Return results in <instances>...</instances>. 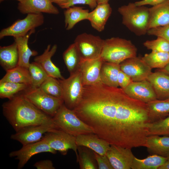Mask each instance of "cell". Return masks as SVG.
I'll return each instance as SVG.
<instances>
[{
    "label": "cell",
    "instance_id": "obj_47",
    "mask_svg": "<svg viewBox=\"0 0 169 169\" xmlns=\"http://www.w3.org/2000/svg\"><path fill=\"white\" fill-rule=\"evenodd\" d=\"M159 70L169 75V63L164 67L161 69H159Z\"/></svg>",
    "mask_w": 169,
    "mask_h": 169
},
{
    "label": "cell",
    "instance_id": "obj_15",
    "mask_svg": "<svg viewBox=\"0 0 169 169\" xmlns=\"http://www.w3.org/2000/svg\"><path fill=\"white\" fill-rule=\"evenodd\" d=\"M104 62L100 57L91 59L81 60L79 69L84 86L93 85L101 82L100 72Z\"/></svg>",
    "mask_w": 169,
    "mask_h": 169
},
{
    "label": "cell",
    "instance_id": "obj_39",
    "mask_svg": "<svg viewBox=\"0 0 169 169\" xmlns=\"http://www.w3.org/2000/svg\"><path fill=\"white\" fill-rule=\"evenodd\" d=\"M147 34L149 35L162 37L169 41V24L163 26L150 28Z\"/></svg>",
    "mask_w": 169,
    "mask_h": 169
},
{
    "label": "cell",
    "instance_id": "obj_24",
    "mask_svg": "<svg viewBox=\"0 0 169 169\" xmlns=\"http://www.w3.org/2000/svg\"><path fill=\"white\" fill-rule=\"evenodd\" d=\"M146 147L151 155L168 158L169 156V136L149 135L147 138Z\"/></svg>",
    "mask_w": 169,
    "mask_h": 169
},
{
    "label": "cell",
    "instance_id": "obj_13",
    "mask_svg": "<svg viewBox=\"0 0 169 169\" xmlns=\"http://www.w3.org/2000/svg\"><path fill=\"white\" fill-rule=\"evenodd\" d=\"M120 69L128 75L133 81L146 79L152 73L151 69L137 56L127 59L120 64Z\"/></svg>",
    "mask_w": 169,
    "mask_h": 169
},
{
    "label": "cell",
    "instance_id": "obj_4",
    "mask_svg": "<svg viewBox=\"0 0 169 169\" xmlns=\"http://www.w3.org/2000/svg\"><path fill=\"white\" fill-rule=\"evenodd\" d=\"M137 49L131 41L119 37L104 40L100 57L105 62L120 64L136 56Z\"/></svg>",
    "mask_w": 169,
    "mask_h": 169
},
{
    "label": "cell",
    "instance_id": "obj_37",
    "mask_svg": "<svg viewBox=\"0 0 169 169\" xmlns=\"http://www.w3.org/2000/svg\"><path fill=\"white\" fill-rule=\"evenodd\" d=\"M148 134L169 136V115L161 120L150 123Z\"/></svg>",
    "mask_w": 169,
    "mask_h": 169
},
{
    "label": "cell",
    "instance_id": "obj_34",
    "mask_svg": "<svg viewBox=\"0 0 169 169\" xmlns=\"http://www.w3.org/2000/svg\"><path fill=\"white\" fill-rule=\"evenodd\" d=\"M30 86L25 84L11 82H0V97L10 100Z\"/></svg>",
    "mask_w": 169,
    "mask_h": 169
},
{
    "label": "cell",
    "instance_id": "obj_49",
    "mask_svg": "<svg viewBox=\"0 0 169 169\" xmlns=\"http://www.w3.org/2000/svg\"><path fill=\"white\" fill-rule=\"evenodd\" d=\"M5 0H0V2H2ZM16 0L18 1L19 2H20L22 0Z\"/></svg>",
    "mask_w": 169,
    "mask_h": 169
},
{
    "label": "cell",
    "instance_id": "obj_40",
    "mask_svg": "<svg viewBox=\"0 0 169 169\" xmlns=\"http://www.w3.org/2000/svg\"><path fill=\"white\" fill-rule=\"evenodd\" d=\"M77 4L86 5L92 9H94L97 6L96 0H68L65 3L59 7L63 9H66Z\"/></svg>",
    "mask_w": 169,
    "mask_h": 169
},
{
    "label": "cell",
    "instance_id": "obj_16",
    "mask_svg": "<svg viewBox=\"0 0 169 169\" xmlns=\"http://www.w3.org/2000/svg\"><path fill=\"white\" fill-rule=\"evenodd\" d=\"M123 90L130 97L146 104L157 99L151 85L147 79L133 81Z\"/></svg>",
    "mask_w": 169,
    "mask_h": 169
},
{
    "label": "cell",
    "instance_id": "obj_31",
    "mask_svg": "<svg viewBox=\"0 0 169 169\" xmlns=\"http://www.w3.org/2000/svg\"><path fill=\"white\" fill-rule=\"evenodd\" d=\"M63 57L70 74L79 69L81 58L74 43L71 44L64 51Z\"/></svg>",
    "mask_w": 169,
    "mask_h": 169
},
{
    "label": "cell",
    "instance_id": "obj_28",
    "mask_svg": "<svg viewBox=\"0 0 169 169\" xmlns=\"http://www.w3.org/2000/svg\"><path fill=\"white\" fill-rule=\"evenodd\" d=\"M6 72L0 82H11L31 85V79L28 69L18 65Z\"/></svg>",
    "mask_w": 169,
    "mask_h": 169
},
{
    "label": "cell",
    "instance_id": "obj_1",
    "mask_svg": "<svg viewBox=\"0 0 169 169\" xmlns=\"http://www.w3.org/2000/svg\"><path fill=\"white\" fill-rule=\"evenodd\" d=\"M73 110L110 145L146 147L150 123L147 104L130 97L120 88L101 82L84 86L81 100Z\"/></svg>",
    "mask_w": 169,
    "mask_h": 169
},
{
    "label": "cell",
    "instance_id": "obj_29",
    "mask_svg": "<svg viewBox=\"0 0 169 169\" xmlns=\"http://www.w3.org/2000/svg\"><path fill=\"white\" fill-rule=\"evenodd\" d=\"M89 12L88 9L80 7L73 6L66 9L64 13L66 30H70L78 22L87 20Z\"/></svg>",
    "mask_w": 169,
    "mask_h": 169
},
{
    "label": "cell",
    "instance_id": "obj_25",
    "mask_svg": "<svg viewBox=\"0 0 169 169\" xmlns=\"http://www.w3.org/2000/svg\"><path fill=\"white\" fill-rule=\"evenodd\" d=\"M18 55L17 44L14 41L7 46L0 47V64L6 71L18 65Z\"/></svg>",
    "mask_w": 169,
    "mask_h": 169
},
{
    "label": "cell",
    "instance_id": "obj_42",
    "mask_svg": "<svg viewBox=\"0 0 169 169\" xmlns=\"http://www.w3.org/2000/svg\"><path fill=\"white\" fill-rule=\"evenodd\" d=\"M117 80L119 86L122 89L133 81L128 75L120 69L118 75Z\"/></svg>",
    "mask_w": 169,
    "mask_h": 169
},
{
    "label": "cell",
    "instance_id": "obj_45",
    "mask_svg": "<svg viewBox=\"0 0 169 169\" xmlns=\"http://www.w3.org/2000/svg\"><path fill=\"white\" fill-rule=\"evenodd\" d=\"M53 3H55L58 5L59 7L66 3L68 0H49Z\"/></svg>",
    "mask_w": 169,
    "mask_h": 169
},
{
    "label": "cell",
    "instance_id": "obj_26",
    "mask_svg": "<svg viewBox=\"0 0 169 169\" xmlns=\"http://www.w3.org/2000/svg\"><path fill=\"white\" fill-rule=\"evenodd\" d=\"M150 123L161 120L169 115V98L156 99L147 103Z\"/></svg>",
    "mask_w": 169,
    "mask_h": 169
},
{
    "label": "cell",
    "instance_id": "obj_2",
    "mask_svg": "<svg viewBox=\"0 0 169 169\" xmlns=\"http://www.w3.org/2000/svg\"><path fill=\"white\" fill-rule=\"evenodd\" d=\"M3 115L16 132L29 126L54 123L51 117L39 110L21 93L4 103Z\"/></svg>",
    "mask_w": 169,
    "mask_h": 169
},
{
    "label": "cell",
    "instance_id": "obj_23",
    "mask_svg": "<svg viewBox=\"0 0 169 169\" xmlns=\"http://www.w3.org/2000/svg\"><path fill=\"white\" fill-rule=\"evenodd\" d=\"M35 32V29L32 30L23 36L14 38L18 52V65L27 69H28L30 64V58L32 56H36L38 54L36 51L31 50L28 44L29 37Z\"/></svg>",
    "mask_w": 169,
    "mask_h": 169
},
{
    "label": "cell",
    "instance_id": "obj_38",
    "mask_svg": "<svg viewBox=\"0 0 169 169\" xmlns=\"http://www.w3.org/2000/svg\"><path fill=\"white\" fill-rule=\"evenodd\" d=\"M157 37L156 39L145 42L144 46L151 51L169 53V41L162 37Z\"/></svg>",
    "mask_w": 169,
    "mask_h": 169
},
{
    "label": "cell",
    "instance_id": "obj_9",
    "mask_svg": "<svg viewBox=\"0 0 169 169\" xmlns=\"http://www.w3.org/2000/svg\"><path fill=\"white\" fill-rule=\"evenodd\" d=\"M104 40L99 36L84 33L77 36L74 43L81 59H91L100 57Z\"/></svg>",
    "mask_w": 169,
    "mask_h": 169
},
{
    "label": "cell",
    "instance_id": "obj_21",
    "mask_svg": "<svg viewBox=\"0 0 169 169\" xmlns=\"http://www.w3.org/2000/svg\"><path fill=\"white\" fill-rule=\"evenodd\" d=\"M146 79L151 85L157 99L169 98V75L158 70L152 72Z\"/></svg>",
    "mask_w": 169,
    "mask_h": 169
},
{
    "label": "cell",
    "instance_id": "obj_44",
    "mask_svg": "<svg viewBox=\"0 0 169 169\" xmlns=\"http://www.w3.org/2000/svg\"><path fill=\"white\" fill-rule=\"evenodd\" d=\"M168 0H141L135 2V3L136 6H145L147 5H149L155 6L162 3H163Z\"/></svg>",
    "mask_w": 169,
    "mask_h": 169
},
{
    "label": "cell",
    "instance_id": "obj_17",
    "mask_svg": "<svg viewBox=\"0 0 169 169\" xmlns=\"http://www.w3.org/2000/svg\"><path fill=\"white\" fill-rule=\"evenodd\" d=\"M18 9L24 14L44 13L57 15L59 13L49 0H22L19 2Z\"/></svg>",
    "mask_w": 169,
    "mask_h": 169
},
{
    "label": "cell",
    "instance_id": "obj_5",
    "mask_svg": "<svg viewBox=\"0 0 169 169\" xmlns=\"http://www.w3.org/2000/svg\"><path fill=\"white\" fill-rule=\"evenodd\" d=\"M52 118L59 129L75 137L81 134L94 133L90 126L79 118L73 110L68 108L64 104Z\"/></svg>",
    "mask_w": 169,
    "mask_h": 169
},
{
    "label": "cell",
    "instance_id": "obj_20",
    "mask_svg": "<svg viewBox=\"0 0 169 169\" xmlns=\"http://www.w3.org/2000/svg\"><path fill=\"white\" fill-rule=\"evenodd\" d=\"M112 11V8L108 3L97 4L93 10L89 12L87 20L89 21L94 29L98 32H102L105 28Z\"/></svg>",
    "mask_w": 169,
    "mask_h": 169
},
{
    "label": "cell",
    "instance_id": "obj_27",
    "mask_svg": "<svg viewBox=\"0 0 169 169\" xmlns=\"http://www.w3.org/2000/svg\"><path fill=\"white\" fill-rule=\"evenodd\" d=\"M120 70V64L104 61L100 72L101 83L109 86L118 87L117 77Z\"/></svg>",
    "mask_w": 169,
    "mask_h": 169
},
{
    "label": "cell",
    "instance_id": "obj_6",
    "mask_svg": "<svg viewBox=\"0 0 169 169\" xmlns=\"http://www.w3.org/2000/svg\"><path fill=\"white\" fill-rule=\"evenodd\" d=\"M21 93L37 108L52 117L64 104L62 99L47 94L39 87L30 86Z\"/></svg>",
    "mask_w": 169,
    "mask_h": 169
},
{
    "label": "cell",
    "instance_id": "obj_11",
    "mask_svg": "<svg viewBox=\"0 0 169 169\" xmlns=\"http://www.w3.org/2000/svg\"><path fill=\"white\" fill-rule=\"evenodd\" d=\"M56 129L54 123L29 126L16 132L10 138L23 146L40 141L45 133Z\"/></svg>",
    "mask_w": 169,
    "mask_h": 169
},
{
    "label": "cell",
    "instance_id": "obj_22",
    "mask_svg": "<svg viewBox=\"0 0 169 169\" xmlns=\"http://www.w3.org/2000/svg\"><path fill=\"white\" fill-rule=\"evenodd\" d=\"M149 9V29L169 24V0L152 6Z\"/></svg>",
    "mask_w": 169,
    "mask_h": 169
},
{
    "label": "cell",
    "instance_id": "obj_46",
    "mask_svg": "<svg viewBox=\"0 0 169 169\" xmlns=\"http://www.w3.org/2000/svg\"><path fill=\"white\" fill-rule=\"evenodd\" d=\"M158 169H169V160L167 159Z\"/></svg>",
    "mask_w": 169,
    "mask_h": 169
},
{
    "label": "cell",
    "instance_id": "obj_7",
    "mask_svg": "<svg viewBox=\"0 0 169 169\" xmlns=\"http://www.w3.org/2000/svg\"><path fill=\"white\" fill-rule=\"evenodd\" d=\"M58 79L62 90L64 104L68 108L73 110L80 102L83 92L84 86L79 68L70 74L67 78Z\"/></svg>",
    "mask_w": 169,
    "mask_h": 169
},
{
    "label": "cell",
    "instance_id": "obj_41",
    "mask_svg": "<svg viewBox=\"0 0 169 169\" xmlns=\"http://www.w3.org/2000/svg\"><path fill=\"white\" fill-rule=\"evenodd\" d=\"M95 158L99 169H114L106 154L100 155L94 152Z\"/></svg>",
    "mask_w": 169,
    "mask_h": 169
},
{
    "label": "cell",
    "instance_id": "obj_32",
    "mask_svg": "<svg viewBox=\"0 0 169 169\" xmlns=\"http://www.w3.org/2000/svg\"><path fill=\"white\" fill-rule=\"evenodd\" d=\"M77 161L81 169H97L98 165L94 151L85 146H78Z\"/></svg>",
    "mask_w": 169,
    "mask_h": 169
},
{
    "label": "cell",
    "instance_id": "obj_48",
    "mask_svg": "<svg viewBox=\"0 0 169 169\" xmlns=\"http://www.w3.org/2000/svg\"><path fill=\"white\" fill-rule=\"evenodd\" d=\"M97 4L108 3L110 0H96Z\"/></svg>",
    "mask_w": 169,
    "mask_h": 169
},
{
    "label": "cell",
    "instance_id": "obj_36",
    "mask_svg": "<svg viewBox=\"0 0 169 169\" xmlns=\"http://www.w3.org/2000/svg\"><path fill=\"white\" fill-rule=\"evenodd\" d=\"M28 69L30 75L31 86L39 87L49 76L41 66L34 61L30 63Z\"/></svg>",
    "mask_w": 169,
    "mask_h": 169
},
{
    "label": "cell",
    "instance_id": "obj_3",
    "mask_svg": "<svg viewBox=\"0 0 169 169\" xmlns=\"http://www.w3.org/2000/svg\"><path fill=\"white\" fill-rule=\"evenodd\" d=\"M118 11L122 16V24L131 31L138 36L147 33L149 29V8L130 3L119 8Z\"/></svg>",
    "mask_w": 169,
    "mask_h": 169
},
{
    "label": "cell",
    "instance_id": "obj_8",
    "mask_svg": "<svg viewBox=\"0 0 169 169\" xmlns=\"http://www.w3.org/2000/svg\"><path fill=\"white\" fill-rule=\"evenodd\" d=\"M27 15L24 18L18 19L10 26L2 29L0 32V39L7 36H12L14 38L23 36L44 23V17L42 13Z\"/></svg>",
    "mask_w": 169,
    "mask_h": 169
},
{
    "label": "cell",
    "instance_id": "obj_12",
    "mask_svg": "<svg viewBox=\"0 0 169 169\" xmlns=\"http://www.w3.org/2000/svg\"><path fill=\"white\" fill-rule=\"evenodd\" d=\"M57 151L51 148L43 138L37 142L23 146L20 149L13 151L9 154L10 157H15L18 160V168H23L33 156L43 152H49L53 154Z\"/></svg>",
    "mask_w": 169,
    "mask_h": 169
},
{
    "label": "cell",
    "instance_id": "obj_35",
    "mask_svg": "<svg viewBox=\"0 0 169 169\" xmlns=\"http://www.w3.org/2000/svg\"><path fill=\"white\" fill-rule=\"evenodd\" d=\"M39 87L47 94L62 99V90L58 79L48 76Z\"/></svg>",
    "mask_w": 169,
    "mask_h": 169
},
{
    "label": "cell",
    "instance_id": "obj_18",
    "mask_svg": "<svg viewBox=\"0 0 169 169\" xmlns=\"http://www.w3.org/2000/svg\"><path fill=\"white\" fill-rule=\"evenodd\" d=\"M57 49L56 44H54L52 47L50 44H48L43 54L36 56L34 61L41 66L49 76L62 79L64 78L62 75L59 68L53 63L51 60Z\"/></svg>",
    "mask_w": 169,
    "mask_h": 169
},
{
    "label": "cell",
    "instance_id": "obj_43",
    "mask_svg": "<svg viewBox=\"0 0 169 169\" xmlns=\"http://www.w3.org/2000/svg\"><path fill=\"white\" fill-rule=\"evenodd\" d=\"M33 166L37 169H55L52 161L49 160H41L36 162Z\"/></svg>",
    "mask_w": 169,
    "mask_h": 169
},
{
    "label": "cell",
    "instance_id": "obj_33",
    "mask_svg": "<svg viewBox=\"0 0 169 169\" xmlns=\"http://www.w3.org/2000/svg\"><path fill=\"white\" fill-rule=\"evenodd\" d=\"M141 58L151 69H161L169 63V53L151 51L145 54Z\"/></svg>",
    "mask_w": 169,
    "mask_h": 169
},
{
    "label": "cell",
    "instance_id": "obj_30",
    "mask_svg": "<svg viewBox=\"0 0 169 169\" xmlns=\"http://www.w3.org/2000/svg\"><path fill=\"white\" fill-rule=\"evenodd\" d=\"M168 159V158L156 155H151L146 158L139 159L135 157L132 169H158Z\"/></svg>",
    "mask_w": 169,
    "mask_h": 169
},
{
    "label": "cell",
    "instance_id": "obj_14",
    "mask_svg": "<svg viewBox=\"0 0 169 169\" xmlns=\"http://www.w3.org/2000/svg\"><path fill=\"white\" fill-rule=\"evenodd\" d=\"M131 148L110 145L106 155L114 169H131L135 157Z\"/></svg>",
    "mask_w": 169,
    "mask_h": 169
},
{
    "label": "cell",
    "instance_id": "obj_10",
    "mask_svg": "<svg viewBox=\"0 0 169 169\" xmlns=\"http://www.w3.org/2000/svg\"><path fill=\"white\" fill-rule=\"evenodd\" d=\"M49 146L62 154L66 155L69 150H72L75 153L76 158L78 156L76 137L59 129L48 131L43 137Z\"/></svg>",
    "mask_w": 169,
    "mask_h": 169
},
{
    "label": "cell",
    "instance_id": "obj_19",
    "mask_svg": "<svg viewBox=\"0 0 169 169\" xmlns=\"http://www.w3.org/2000/svg\"><path fill=\"white\" fill-rule=\"evenodd\" d=\"M76 142L77 146L86 147L101 155L106 154L110 145L94 133L78 135L76 136Z\"/></svg>",
    "mask_w": 169,
    "mask_h": 169
},
{
    "label": "cell",
    "instance_id": "obj_50",
    "mask_svg": "<svg viewBox=\"0 0 169 169\" xmlns=\"http://www.w3.org/2000/svg\"><path fill=\"white\" fill-rule=\"evenodd\" d=\"M168 160H169V156L168 157Z\"/></svg>",
    "mask_w": 169,
    "mask_h": 169
}]
</instances>
